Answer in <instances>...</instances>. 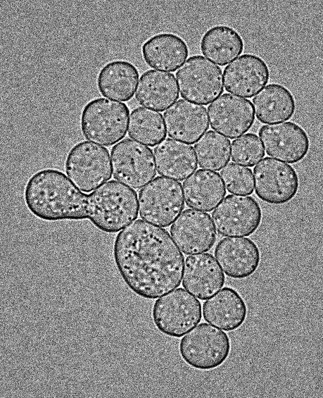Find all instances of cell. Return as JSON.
<instances>
[{
	"mask_svg": "<svg viewBox=\"0 0 323 398\" xmlns=\"http://www.w3.org/2000/svg\"><path fill=\"white\" fill-rule=\"evenodd\" d=\"M25 204L45 221L89 220L106 233H116L138 216L137 194L121 182H105L89 194L80 192L57 169L34 173L23 192Z\"/></svg>",
	"mask_w": 323,
	"mask_h": 398,
	"instance_id": "6da1fadb",
	"label": "cell"
},
{
	"mask_svg": "<svg viewBox=\"0 0 323 398\" xmlns=\"http://www.w3.org/2000/svg\"><path fill=\"white\" fill-rule=\"evenodd\" d=\"M113 254L122 280L140 297L156 299L181 284L184 256L162 228L132 222L115 237Z\"/></svg>",
	"mask_w": 323,
	"mask_h": 398,
	"instance_id": "7a4b0ae2",
	"label": "cell"
},
{
	"mask_svg": "<svg viewBox=\"0 0 323 398\" xmlns=\"http://www.w3.org/2000/svg\"><path fill=\"white\" fill-rule=\"evenodd\" d=\"M128 106L108 98H96L83 108L80 128L89 141L110 147L125 137L129 123Z\"/></svg>",
	"mask_w": 323,
	"mask_h": 398,
	"instance_id": "3957f363",
	"label": "cell"
},
{
	"mask_svg": "<svg viewBox=\"0 0 323 398\" xmlns=\"http://www.w3.org/2000/svg\"><path fill=\"white\" fill-rule=\"evenodd\" d=\"M179 354L191 367L210 371L223 364L231 351L228 335L210 324L202 323L180 340Z\"/></svg>",
	"mask_w": 323,
	"mask_h": 398,
	"instance_id": "277c9868",
	"label": "cell"
},
{
	"mask_svg": "<svg viewBox=\"0 0 323 398\" xmlns=\"http://www.w3.org/2000/svg\"><path fill=\"white\" fill-rule=\"evenodd\" d=\"M156 328L163 335L179 338L201 320V304L195 297L179 287L157 299L152 308Z\"/></svg>",
	"mask_w": 323,
	"mask_h": 398,
	"instance_id": "5b68a950",
	"label": "cell"
},
{
	"mask_svg": "<svg viewBox=\"0 0 323 398\" xmlns=\"http://www.w3.org/2000/svg\"><path fill=\"white\" fill-rule=\"evenodd\" d=\"M65 170L78 189L91 192L111 178L108 150L89 141L80 142L69 151Z\"/></svg>",
	"mask_w": 323,
	"mask_h": 398,
	"instance_id": "8992f818",
	"label": "cell"
},
{
	"mask_svg": "<svg viewBox=\"0 0 323 398\" xmlns=\"http://www.w3.org/2000/svg\"><path fill=\"white\" fill-rule=\"evenodd\" d=\"M140 217L163 228L170 226L184 208L182 185L165 177H157L139 192Z\"/></svg>",
	"mask_w": 323,
	"mask_h": 398,
	"instance_id": "52a82bcc",
	"label": "cell"
},
{
	"mask_svg": "<svg viewBox=\"0 0 323 398\" xmlns=\"http://www.w3.org/2000/svg\"><path fill=\"white\" fill-rule=\"evenodd\" d=\"M181 97L207 105L224 91L222 69L201 55L189 58L176 73Z\"/></svg>",
	"mask_w": 323,
	"mask_h": 398,
	"instance_id": "ba28073f",
	"label": "cell"
},
{
	"mask_svg": "<svg viewBox=\"0 0 323 398\" xmlns=\"http://www.w3.org/2000/svg\"><path fill=\"white\" fill-rule=\"evenodd\" d=\"M113 178L134 189L145 186L156 175L153 151L131 139H125L111 149Z\"/></svg>",
	"mask_w": 323,
	"mask_h": 398,
	"instance_id": "9c48e42d",
	"label": "cell"
},
{
	"mask_svg": "<svg viewBox=\"0 0 323 398\" xmlns=\"http://www.w3.org/2000/svg\"><path fill=\"white\" fill-rule=\"evenodd\" d=\"M258 202L246 195H227L212 213L218 234L224 237H247L254 233L262 221Z\"/></svg>",
	"mask_w": 323,
	"mask_h": 398,
	"instance_id": "30bf717a",
	"label": "cell"
},
{
	"mask_svg": "<svg viewBox=\"0 0 323 398\" xmlns=\"http://www.w3.org/2000/svg\"><path fill=\"white\" fill-rule=\"evenodd\" d=\"M253 184L258 197L274 205L284 204L297 194L299 180L290 165L265 157L253 168Z\"/></svg>",
	"mask_w": 323,
	"mask_h": 398,
	"instance_id": "8fae6325",
	"label": "cell"
},
{
	"mask_svg": "<svg viewBox=\"0 0 323 398\" xmlns=\"http://www.w3.org/2000/svg\"><path fill=\"white\" fill-rule=\"evenodd\" d=\"M267 154L289 163L303 160L310 149L305 130L293 122H283L262 126L258 132Z\"/></svg>",
	"mask_w": 323,
	"mask_h": 398,
	"instance_id": "7c38bea8",
	"label": "cell"
},
{
	"mask_svg": "<svg viewBox=\"0 0 323 398\" xmlns=\"http://www.w3.org/2000/svg\"><path fill=\"white\" fill-rule=\"evenodd\" d=\"M208 113L210 127L229 139L248 131L255 121L252 102L230 93L223 94L213 101Z\"/></svg>",
	"mask_w": 323,
	"mask_h": 398,
	"instance_id": "4fadbf2b",
	"label": "cell"
},
{
	"mask_svg": "<svg viewBox=\"0 0 323 398\" xmlns=\"http://www.w3.org/2000/svg\"><path fill=\"white\" fill-rule=\"evenodd\" d=\"M179 249L186 255L208 251L216 241V230L208 213L186 209L170 230Z\"/></svg>",
	"mask_w": 323,
	"mask_h": 398,
	"instance_id": "5bb4252c",
	"label": "cell"
},
{
	"mask_svg": "<svg viewBox=\"0 0 323 398\" xmlns=\"http://www.w3.org/2000/svg\"><path fill=\"white\" fill-rule=\"evenodd\" d=\"M227 92L250 98L262 89L270 80V70L258 56L245 54L235 58L224 69Z\"/></svg>",
	"mask_w": 323,
	"mask_h": 398,
	"instance_id": "9a60e30c",
	"label": "cell"
},
{
	"mask_svg": "<svg viewBox=\"0 0 323 398\" xmlns=\"http://www.w3.org/2000/svg\"><path fill=\"white\" fill-rule=\"evenodd\" d=\"M214 254L224 274L234 279L250 277L257 270L260 262L258 245L246 237L221 240Z\"/></svg>",
	"mask_w": 323,
	"mask_h": 398,
	"instance_id": "2e32d148",
	"label": "cell"
},
{
	"mask_svg": "<svg viewBox=\"0 0 323 398\" xmlns=\"http://www.w3.org/2000/svg\"><path fill=\"white\" fill-rule=\"evenodd\" d=\"M163 118L167 135L189 144L196 143L209 128L207 108L185 99L174 103Z\"/></svg>",
	"mask_w": 323,
	"mask_h": 398,
	"instance_id": "e0dca14e",
	"label": "cell"
},
{
	"mask_svg": "<svg viewBox=\"0 0 323 398\" xmlns=\"http://www.w3.org/2000/svg\"><path fill=\"white\" fill-rule=\"evenodd\" d=\"M182 285L201 300H206L224 285L225 278L214 256L208 253L186 257Z\"/></svg>",
	"mask_w": 323,
	"mask_h": 398,
	"instance_id": "ac0fdd59",
	"label": "cell"
},
{
	"mask_svg": "<svg viewBox=\"0 0 323 398\" xmlns=\"http://www.w3.org/2000/svg\"><path fill=\"white\" fill-rule=\"evenodd\" d=\"M247 313L244 299L230 287H224L203 305L205 321L225 331L240 328L244 323Z\"/></svg>",
	"mask_w": 323,
	"mask_h": 398,
	"instance_id": "d6986e66",
	"label": "cell"
},
{
	"mask_svg": "<svg viewBox=\"0 0 323 398\" xmlns=\"http://www.w3.org/2000/svg\"><path fill=\"white\" fill-rule=\"evenodd\" d=\"M141 53L144 61L151 68L174 72L187 58L189 48L179 36L163 32L148 38L142 44Z\"/></svg>",
	"mask_w": 323,
	"mask_h": 398,
	"instance_id": "ffe728a7",
	"label": "cell"
},
{
	"mask_svg": "<svg viewBox=\"0 0 323 398\" xmlns=\"http://www.w3.org/2000/svg\"><path fill=\"white\" fill-rule=\"evenodd\" d=\"M155 162L160 175L182 181L198 167L190 144L166 138L154 149Z\"/></svg>",
	"mask_w": 323,
	"mask_h": 398,
	"instance_id": "44dd1931",
	"label": "cell"
},
{
	"mask_svg": "<svg viewBox=\"0 0 323 398\" xmlns=\"http://www.w3.org/2000/svg\"><path fill=\"white\" fill-rule=\"evenodd\" d=\"M135 98L144 107L165 111L179 98L175 75L154 70L144 72L139 78Z\"/></svg>",
	"mask_w": 323,
	"mask_h": 398,
	"instance_id": "7402d4cb",
	"label": "cell"
},
{
	"mask_svg": "<svg viewBox=\"0 0 323 398\" xmlns=\"http://www.w3.org/2000/svg\"><path fill=\"white\" fill-rule=\"evenodd\" d=\"M139 77V71L132 63L113 61L100 70L97 77L98 89L106 98L127 101L134 96Z\"/></svg>",
	"mask_w": 323,
	"mask_h": 398,
	"instance_id": "603a6c76",
	"label": "cell"
},
{
	"mask_svg": "<svg viewBox=\"0 0 323 398\" xmlns=\"http://www.w3.org/2000/svg\"><path fill=\"white\" fill-rule=\"evenodd\" d=\"M183 192L189 207L210 212L223 199L226 189L217 173L199 169L184 180Z\"/></svg>",
	"mask_w": 323,
	"mask_h": 398,
	"instance_id": "cb8c5ba5",
	"label": "cell"
},
{
	"mask_svg": "<svg viewBox=\"0 0 323 398\" xmlns=\"http://www.w3.org/2000/svg\"><path fill=\"white\" fill-rule=\"evenodd\" d=\"M252 104L258 120L265 124L288 120L296 110L292 93L286 87L277 83L263 87L253 98Z\"/></svg>",
	"mask_w": 323,
	"mask_h": 398,
	"instance_id": "d4e9b609",
	"label": "cell"
},
{
	"mask_svg": "<svg viewBox=\"0 0 323 398\" xmlns=\"http://www.w3.org/2000/svg\"><path fill=\"white\" fill-rule=\"evenodd\" d=\"M241 36L234 28L216 25L208 29L201 39V53L219 66H225L243 51Z\"/></svg>",
	"mask_w": 323,
	"mask_h": 398,
	"instance_id": "484cf974",
	"label": "cell"
},
{
	"mask_svg": "<svg viewBox=\"0 0 323 398\" xmlns=\"http://www.w3.org/2000/svg\"><path fill=\"white\" fill-rule=\"evenodd\" d=\"M162 114L137 107L130 113L128 123L129 137L148 147H155L166 137V130Z\"/></svg>",
	"mask_w": 323,
	"mask_h": 398,
	"instance_id": "4316f807",
	"label": "cell"
},
{
	"mask_svg": "<svg viewBox=\"0 0 323 398\" xmlns=\"http://www.w3.org/2000/svg\"><path fill=\"white\" fill-rule=\"evenodd\" d=\"M230 141L217 132L209 130L195 144L196 160L204 169L220 170L230 159Z\"/></svg>",
	"mask_w": 323,
	"mask_h": 398,
	"instance_id": "83f0119b",
	"label": "cell"
},
{
	"mask_svg": "<svg viewBox=\"0 0 323 398\" xmlns=\"http://www.w3.org/2000/svg\"><path fill=\"white\" fill-rule=\"evenodd\" d=\"M232 160L240 165L252 167L265 156L259 137L254 133H246L232 142Z\"/></svg>",
	"mask_w": 323,
	"mask_h": 398,
	"instance_id": "f1b7e54d",
	"label": "cell"
},
{
	"mask_svg": "<svg viewBox=\"0 0 323 398\" xmlns=\"http://www.w3.org/2000/svg\"><path fill=\"white\" fill-rule=\"evenodd\" d=\"M220 176L230 193L249 195L253 192V177L248 168L229 163L222 169Z\"/></svg>",
	"mask_w": 323,
	"mask_h": 398,
	"instance_id": "f546056e",
	"label": "cell"
}]
</instances>
